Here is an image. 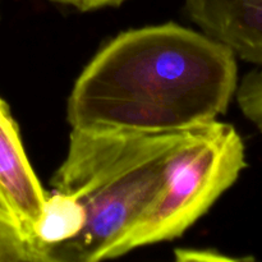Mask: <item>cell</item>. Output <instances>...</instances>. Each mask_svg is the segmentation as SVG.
I'll use <instances>...</instances> for the list:
<instances>
[{"instance_id": "5b68a950", "label": "cell", "mask_w": 262, "mask_h": 262, "mask_svg": "<svg viewBox=\"0 0 262 262\" xmlns=\"http://www.w3.org/2000/svg\"><path fill=\"white\" fill-rule=\"evenodd\" d=\"M186 8L205 35L262 67V0H186Z\"/></svg>"}, {"instance_id": "8992f818", "label": "cell", "mask_w": 262, "mask_h": 262, "mask_svg": "<svg viewBox=\"0 0 262 262\" xmlns=\"http://www.w3.org/2000/svg\"><path fill=\"white\" fill-rule=\"evenodd\" d=\"M86 214L76 197L54 191L46 196L42 212L35 228V250L37 262H43L46 250L73 239L81 233Z\"/></svg>"}, {"instance_id": "277c9868", "label": "cell", "mask_w": 262, "mask_h": 262, "mask_svg": "<svg viewBox=\"0 0 262 262\" xmlns=\"http://www.w3.org/2000/svg\"><path fill=\"white\" fill-rule=\"evenodd\" d=\"M48 194L26 155L19 128L0 97V204L35 252V228Z\"/></svg>"}, {"instance_id": "52a82bcc", "label": "cell", "mask_w": 262, "mask_h": 262, "mask_svg": "<svg viewBox=\"0 0 262 262\" xmlns=\"http://www.w3.org/2000/svg\"><path fill=\"white\" fill-rule=\"evenodd\" d=\"M0 262H36L35 252L0 204Z\"/></svg>"}, {"instance_id": "7a4b0ae2", "label": "cell", "mask_w": 262, "mask_h": 262, "mask_svg": "<svg viewBox=\"0 0 262 262\" xmlns=\"http://www.w3.org/2000/svg\"><path fill=\"white\" fill-rule=\"evenodd\" d=\"M186 133L72 129L51 184L78 200L86 222L73 239L46 250L43 262L112 258L119 241L158 199Z\"/></svg>"}, {"instance_id": "3957f363", "label": "cell", "mask_w": 262, "mask_h": 262, "mask_svg": "<svg viewBox=\"0 0 262 262\" xmlns=\"http://www.w3.org/2000/svg\"><path fill=\"white\" fill-rule=\"evenodd\" d=\"M247 166L242 137L216 119L187 130L150 209L119 241L112 258L178 238L239 178Z\"/></svg>"}, {"instance_id": "9c48e42d", "label": "cell", "mask_w": 262, "mask_h": 262, "mask_svg": "<svg viewBox=\"0 0 262 262\" xmlns=\"http://www.w3.org/2000/svg\"><path fill=\"white\" fill-rule=\"evenodd\" d=\"M179 260L183 261H247L251 258H234V257H228V256L222 255L217 252H211V251H177Z\"/></svg>"}, {"instance_id": "30bf717a", "label": "cell", "mask_w": 262, "mask_h": 262, "mask_svg": "<svg viewBox=\"0 0 262 262\" xmlns=\"http://www.w3.org/2000/svg\"><path fill=\"white\" fill-rule=\"evenodd\" d=\"M51 2L71 5V7L77 8L82 12H89V10L100 9V8L119 5L125 0H51Z\"/></svg>"}, {"instance_id": "6da1fadb", "label": "cell", "mask_w": 262, "mask_h": 262, "mask_svg": "<svg viewBox=\"0 0 262 262\" xmlns=\"http://www.w3.org/2000/svg\"><path fill=\"white\" fill-rule=\"evenodd\" d=\"M237 55L205 33L164 23L123 32L82 71L67 105L72 129L186 132L227 113Z\"/></svg>"}, {"instance_id": "ba28073f", "label": "cell", "mask_w": 262, "mask_h": 262, "mask_svg": "<svg viewBox=\"0 0 262 262\" xmlns=\"http://www.w3.org/2000/svg\"><path fill=\"white\" fill-rule=\"evenodd\" d=\"M235 97L243 115L262 132V67L243 77Z\"/></svg>"}]
</instances>
